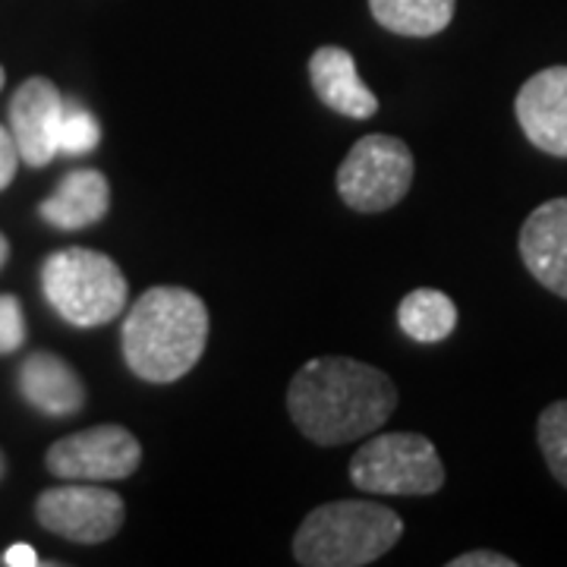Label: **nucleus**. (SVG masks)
<instances>
[{
	"instance_id": "nucleus-18",
	"label": "nucleus",
	"mask_w": 567,
	"mask_h": 567,
	"mask_svg": "<svg viewBox=\"0 0 567 567\" xmlns=\"http://www.w3.org/2000/svg\"><path fill=\"white\" fill-rule=\"evenodd\" d=\"M102 140V126L92 111L80 102H63L61 130H58V155H85Z\"/></svg>"
},
{
	"instance_id": "nucleus-12",
	"label": "nucleus",
	"mask_w": 567,
	"mask_h": 567,
	"mask_svg": "<svg viewBox=\"0 0 567 567\" xmlns=\"http://www.w3.org/2000/svg\"><path fill=\"white\" fill-rule=\"evenodd\" d=\"M309 82L316 95L322 99L331 111L344 114L350 121H369L379 111V99L372 89L360 80L357 63L344 48H319L309 58Z\"/></svg>"
},
{
	"instance_id": "nucleus-14",
	"label": "nucleus",
	"mask_w": 567,
	"mask_h": 567,
	"mask_svg": "<svg viewBox=\"0 0 567 567\" xmlns=\"http://www.w3.org/2000/svg\"><path fill=\"white\" fill-rule=\"evenodd\" d=\"M111 205V186L102 171H73L41 203V218L61 230H80L89 224H99Z\"/></svg>"
},
{
	"instance_id": "nucleus-21",
	"label": "nucleus",
	"mask_w": 567,
	"mask_h": 567,
	"mask_svg": "<svg viewBox=\"0 0 567 567\" xmlns=\"http://www.w3.org/2000/svg\"><path fill=\"white\" fill-rule=\"evenodd\" d=\"M517 561L514 558H507V555H498V551H466V555H457V558H451L447 567H514Z\"/></svg>"
},
{
	"instance_id": "nucleus-24",
	"label": "nucleus",
	"mask_w": 567,
	"mask_h": 567,
	"mask_svg": "<svg viewBox=\"0 0 567 567\" xmlns=\"http://www.w3.org/2000/svg\"><path fill=\"white\" fill-rule=\"evenodd\" d=\"M3 470H7V461H3V454H0V476H3Z\"/></svg>"
},
{
	"instance_id": "nucleus-19",
	"label": "nucleus",
	"mask_w": 567,
	"mask_h": 567,
	"mask_svg": "<svg viewBox=\"0 0 567 567\" xmlns=\"http://www.w3.org/2000/svg\"><path fill=\"white\" fill-rule=\"evenodd\" d=\"M25 341V319H22L17 297H0V353H13Z\"/></svg>"
},
{
	"instance_id": "nucleus-4",
	"label": "nucleus",
	"mask_w": 567,
	"mask_h": 567,
	"mask_svg": "<svg viewBox=\"0 0 567 567\" xmlns=\"http://www.w3.org/2000/svg\"><path fill=\"white\" fill-rule=\"evenodd\" d=\"M41 290L63 322L76 328L114 322L130 297L121 265L99 249L82 246L48 256L41 268Z\"/></svg>"
},
{
	"instance_id": "nucleus-15",
	"label": "nucleus",
	"mask_w": 567,
	"mask_h": 567,
	"mask_svg": "<svg viewBox=\"0 0 567 567\" xmlns=\"http://www.w3.org/2000/svg\"><path fill=\"white\" fill-rule=\"evenodd\" d=\"M457 0H369L375 22L406 39H429L445 32Z\"/></svg>"
},
{
	"instance_id": "nucleus-20",
	"label": "nucleus",
	"mask_w": 567,
	"mask_h": 567,
	"mask_svg": "<svg viewBox=\"0 0 567 567\" xmlns=\"http://www.w3.org/2000/svg\"><path fill=\"white\" fill-rule=\"evenodd\" d=\"M17 164H20V148L17 140L7 126H0V189H7L17 177Z\"/></svg>"
},
{
	"instance_id": "nucleus-3",
	"label": "nucleus",
	"mask_w": 567,
	"mask_h": 567,
	"mask_svg": "<svg viewBox=\"0 0 567 567\" xmlns=\"http://www.w3.org/2000/svg\"><path fill=\"white\" fill-rule=\"evenodd\" d=\"M404 536V520L375 502L316 507L293 536V558L306 567H365Z\"/></svg>"
},
{
	"instance_id": "nucleus-16",
	"label": "nucleus",
	"mask_w": 567,
	"mask_h": 567,
	"mask_svg": "<svg viewBox=\"0 0 567 567\" xmlns=\"http://www.w3.org/2000/svg\"><path fill=\"white\" fill-rule=\"evenodd\" d=\"M398 322L406 338L420 344H439L457 324V306L442 290H413L398 306Z\"/></svg>"
},
{
	"instance_id": "nucleus-2",
	"label": "nucleus",
	"mask_w": 567,
	"mask_h": 567,
	"mask_svg": "<svg viewBox=\"0 0 567 567\" xmlns=\"http://www.w3.org/2000/svg\"><path fill=\"white\" fill-rule=\"evenodd\" d=\"M208 309L186 287H152L133 303L121 331L123 360L142 382L171 385L203 360Z\"/></svg>"
},
{
	"instance_id": "nucleus-17",
	"label": "nucleus",
	"mask_w": 567,
	"mask_h": 567,
	"mask_svg": "<svg viewBox=\"0 0 567 567\" xmlns=\"http://www.w3.org/2000/svg\"><path fill=\"white\" fill-rule=\"evenodd\" d=\"M536 439L551 476L567 488V401H555L539 413Z\"/></svg>"
},
{
	"instance_id": "nucleus-8",
	"label": "nucleus",
	"mask_w": 567,
	"mask_h": 567,
	"mask_svg": "<svg viewBox=\"0 0 567 567\" xmlns=\"http://www.w3.org/2000/svg\"><path fill=\"white\" fill-rule=\"evenodd\" d=\"M35 517L41 527L70 543L99 546L123 527L126 507L121 495L111 488L95 486V483H73V486L41 492L35 502Z\"/></svg>"
},
{
	"instance_id": "nucleus-13",
	"label": "nucleus",
	"mask_w": 567,
	"mask_h": 567,
	"mask_svg": "<svg viewBox=\"0 0 567 567\" xmlns=\"http://www.w3.org/2000/svg\"><path fill=\"white\" fill-rule=\"evenodd\" d=\"M20 391L29 404L48 416H73L85 404V388L76 369L61 357L39 350L20 369Z\"/></svg>"
},
{
	"instance_id": "nucleus-23",
	"label": "nucleus",
	"mask_w": 567,
	"mask_h": 567,
	"mask_svg": "<svg viewBox=\"0 0 567 567\" xmlns=\"http://www.w3.org/2000/svg\"><path fill=\"white\" fill-rule=\"evenodd\" d=\"M7 256H10V244H7V237L0 234V268L7 262Z\"/></svg>"
},
{
	"instance_id": "nucleus-5",
	"label": "nucleus",
	"mask_w": 567,
	"mask_h": 567,
	"mask_svg": "<svg viewBox=\"0 0 567 567\" xmlns=\"http://www.w3.org/2000/svg\"><path fill=\"white\" fill-rule=\"evenodd\" d=\"M350 480L369 495H435L445 486V466L425 435L385 432L353 454Z\"/></svg>"
},
{
	"instance_id": "nucleus-7",
	"label": "nucleus",
	"mask_w": 567,
	"mask_h": 567,
	"mask_svg": "<svg viewBox=\"0 0 567 567\" xmlns=\"http://www.w3.org/2000/svg\"><path fill=\"white\" fill-rule=\"evenodd\" d=\"M44 464L61 480L107 483V480H126L140 470L142 447L130 429L104 423L54 442L48 447Z\"/></svg>"
},
{
	"instance_id": "nucleus-10",
	"label": "nucleus",
	"mask_w": 567,
	"mask_h": 567,
	"mask_svg": "<svg viewBox=\"0 0 567 567\" xmlns=\"http://www.w3.org/2000/svg\"><path fill=\"white\" fill-rule=\"evenodd\" d=\"M514 114L539 152L567 158V66H548L529 76L517 92Z\"/></svg>"
},
{
	"instance_id": "nucleus-25",
	"label": "nucleus",
	"mask_w": 567,
	"mask_h": 567,
	"mask_svg": "<svg viewBox=\"0 0 567 567\" xmlns=\"http://www.w3.org/2000/svg\"><path fill=\"white\" fill-rule=\"evenodd\" d=\"M3 82H7V76H3V66H0V89H3Z\"/></svg>"
},
{
	"instance_id": "nucleus-9",
	"label": "nucleus",
	"mask_w": 567,
	"mask_h": 567,
	"mask_svg": "<svg viewBox=\"0 0 567 567\" xmlns=\"http://www.w3.org/2000/svg\"><path fill=\"white\" fill-rule=\"evenodd\" d=\"M63 117V99L58 85L44 76H32L17 89L10 102V133L20 158L29 167H44L58 155V130Z\"/></svg>"
},
{
	"instance_id": "nucleus-11",
	"label": "nucleus",
	"mask_w": 567,
	"mask_h": 567,
	"mask_svg": "<svg viewBox=\"0 0 567 567\" xmlns=\"http://www.w3.org/2000/svg\"><path fill=\"white\" fill-rule=\"evenodd\" d=\"M520 256L536 281L567 300V196L548 199L524 221Z\"/></svg>"
},
{
	"instance_id": "nucleus-6",
	"label": "nucleus",
	"mask_w": 567,
	"mask_h": 567,
	"mask_svg": "<svg viewBox=\"0 0 567 567\" xmlns=\"http://www.w3.org/2000/svg\"><path fill=\"white\" fill-rule=\"evenodd\" d=\"M413 183V152L404 140L372 133L350 148L338 167V193L353 212H388L404 199Z\"/></svg>"
},
{
	"instance_id": "nucleus-1",
	"label": "nucleus",
	"mask_w": 567,
	"mask_h": 567,
	"mask_svg": "<svg viewBox=\"0 0 567 567\" xmlns=\"http://www.w3.org/2000/svg\"><path fill=\"white\" fill-rule=\"evenodd\" d=\"M398 406L388 372L350 357H319L290 379L287 410L309 442L347 445L382 429Z\"/></svg>"
},
{
	"instance_id": "nucleus-22",
	"label": "nucleus",
	"mask_w": 567,
	"mask_h": 567,
	"mask_svg": "<svg viewBox=\"0 0 567 567\" xmlns=\"http://www.w3.org/2000/svg\"><path fill=\"white\" fill-rule=\"evenodd\" d=\"M3 565L7 567H35L39 565V551L32 546H25V543H20V546H10L7 551H3Z\"/></svg>"
}]
</instances>
